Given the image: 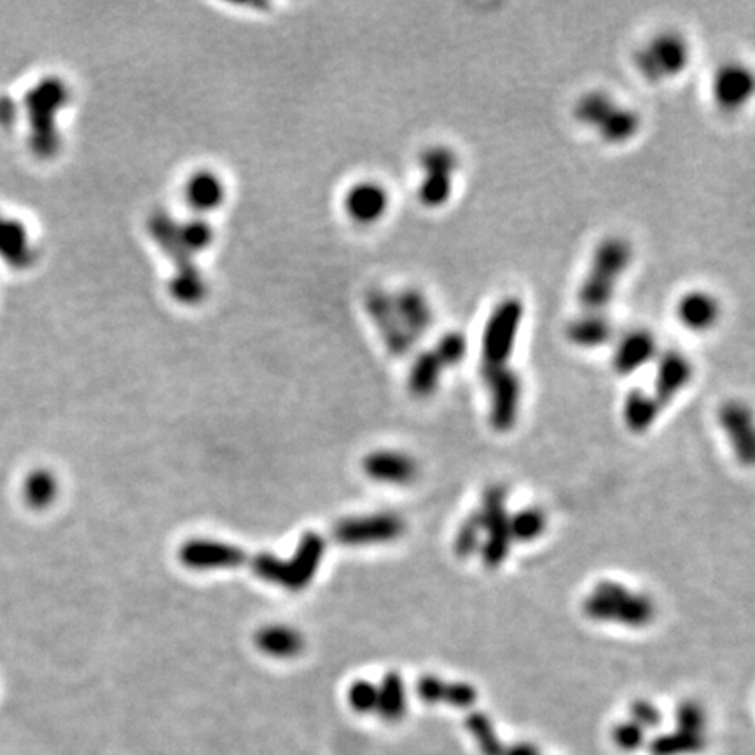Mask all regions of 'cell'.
Here are the masks:
<instances>
[{
    "label": "cell",
    "mask_w": 755,
    "mask_h": 755,
    "mask_svg": "<svg viewBox=\"0 0 755 755\" xmlns=\"http://www.w3.org/2000/svg\"><path fill=\"white\" fill-rule=\"evenodd\" d=\"M582 610L589 619L626 626H645L656 616L651 598L633 593L616 581L598 582L593 595L584 598Z\"/></svg>",
    "instance_id": "obj_5"
},
{
    "label": "cell",
    "mask_w": 755,
    "mask_h": 755,
    "mask_svg": "<svg viewBox=\"0 0 755 755\" xmlns=\"http://www.w3.org/2000/svg\"><path fill=\"white\" fill-rule=\"evenodd\" d=\"M256 645L271 658H296L305 651V635L291 624H266L256 633Z\"/></svg>",
    "instance_id": "obj_22"
},
{
    "label": "cell",
    "mask_w": 755,
    "mask_h": 755,
    "mask_svg": "<svg viewBox=\"0 0 755 755\" xmlns=\"http://www.w3.org/2000/svg\"><path fill=\"white\" fill-rule=\"evenodd\" d=\"M693 362L679 350H665L658 355V371L654 381V401L663 408L689 385L693 378Z\"/></svg>",
    "instance_id": "obj_16"
},
{
    "label": "cell",
    "mask_w": 755,
    "mask_h": 755,
    "mask_svg": "<svg viewBox=\"0 0 755 755\" xmlns=\"http://www.w3.org/2000/svg\"><path fill=\"white\" fill-rule=\"evenodd\" d=\"M612 742L617 749L635 752L645 743V729L633 721L619 722L616 728L612 729Z\"/></svg>",
    "instance_id": "obj_38"
},
{
    "label": "cell",
    "mask_w": 755,
    "mask_h": 755,
    "mask_svg": "<svg viewBox=\"0 0 755 755\" xmlns=\"http://www.w3.org/2000/svg\"><path fill=\"white\" fill-rule=\"evenodd\" d=\"M21 119V105L9 95H0V128L11 130Z\"/></svg>",
    "instance_id": "obj_42"
},
{
    "label": "cell",
    "mask_w": 755,
    "mask_h": 755,
    "mask_svg": "<svg viewBox=\"0 0 755 755\" xmlns=\"http://www.w3.org/2000/svg\"><path fill=\"white\" fill-rule=\"evenodd\" d=\"M481 378L490 394V423L495 430L507 432L518 420L521 378L511 366H481Z\"/></svg>",
    "instance_id": "obj_9"
},
{
    "label": "cell",
    "mask_w": 755,
    "mask_h": 755,
    "mask_svg": "<svg viewBox=\"0 0 755 755\" xmlns=\"http://www.w3.org/2000/svg\"><path fill=\"white\" fill-rule=\"evenodd\" d=\"M483 532L486 535L485 541H481V548H479L481 560L486 568H492V570L499 568L502 563L506 562L513 548L514 541L509 530V516L486 527Z\"/></svg>",
    "instance_id": "obj_29"
},
{
    "label": "cell",
    "mask_w": 755,
    "mask_h": 755,
    "mask_svg": "<svg viewBox=\"0 0 755 755\" xmlns=\"http://www.w3.org/2000/svg\"><path fill=\"white\" fill-rule=\"evenodd\" d=\"M659 355L658 340L647 329H633L617 343L612 368L617 375L628 376L647 366Z\"/></svg>",
    "instance_id": "obj_18"
},
{
    "label": "cell",
    "mask_w": 755,
    "mask_h": 755,
    "mask_svg": "<svg viewBox=\"0 0 755 755\" xmlns=\"http://www.w3.org/2000/svg\"><path fill=\"white\" fill-rule=\"evenodd\" d=\"M675 721L682 731L687 733H703L707 726V715L700 703L684 701L675 710Z\"/></svg>",
    "instance_id": "obj_37"
},
{
    "label": "cell",
    "mask_w": 755,
    "mask_h": 755,
    "mask_svg": "<svg viewBox=\"0 0 755 755\" xmlns=\"http://www.w3.org/2000/svg\"><path fill=\"white\" fill-rule=\"evenodd\" d=\"M443 371L444 366L437 359L434 350H425L416 357L413 366H411V371H409V392L415 397H420V399L436 394Z\"/></svg>",
    "instance_id": "obj_26"
},
{
    "label": "cell",
    "mask_w": 755,
    "mask_h": 755,
    "mask_svg": "<svg viewBox=\"0 0 755 755\" xmlns=\"http://www.w3.org/2000/svg\"><path fill=\"white\" fill-rule=\"evenodd\" d=\"M574 118L588 126L610 146H623L642 130V116L633 107L617 102L607 91L584 93L574 105Z\"/></svg>",
    "instance_id": "obj_4"
},
{
    "label": "cell",
    "mask_w": 755,
    "mask_h": 755,
    "mask_svg": "<svg viewBox=\"0 0 755 755\" xmlns=\"http://www.w3.org/2000/svg\"><path fill=\"white\" fill-rule=\"evenodd\" d=\"M478 701V691L467 682H446L443 703L455 708H471Z\"/></svg>",
    "instance_id": "obj_40"
},
{
    "label": "cell",
    "mask_w": 755,
    "mask_h": 755,
    "mask_svg": "<svg viewBox=\"0 0 755 755\" xmlns=\"http://www.w3.org/2000/svg\"><path fill=\"white\" fill-rule=\"evenodd\" d=\"M754 95V74L743 63H724L714 77L715 104L722 111L736 112L749 104Z\"/></svg>",
    "instance_id": "obj_12"
},
{
    "label": "cell",
    "mask_w": 755,
    "mask_h": 755,
    "mask_svg": "<svg viewBox=\"0 0 755 755\" xmlns=\"http://www.w3.org/2000/svg\"><path fill=\"white\" fill-rule=\"evenodd\" d=\"M418 167L422 170L418 200L423 207H444L455 191V175L460 168L457 151L444 144L427 147L418 156Z\"/></svg>",
    "instance_id": "obj_8"
},
{
    "label": "cell",
    "mask_w": 755,
    "mask_h": 755,
    "mask_svg": "<svg viewBox=\"0 0 755 755\" xmlns=\"http://www.w3.org/2000/svg\"><path fill=\"white\" fill-rule=\"evenodd\" d=\"M465 728L474 738L481 755H504L506 745L500 742L492 719L485 712H471L467 715Z\"/></svg>",
    "instance_id": "obj_31"
},
{
    "label": "cell",
    "mask_w": 755,
    "mask_h": 755,
    "mask_svg": "<svg viewBox=\"0 0 755 755\" xmlns=\"http://www.w3.org/2000/svg\"><path fill=\"white\" fill-rule=\"evenodd\" d=\"M324 555H326V541L320 535L310 532L303 535L296 553H292L289 558L263 553V555L247 556L245 565H249L257 577L275 584L278 588L301 591L319 572Z\"/></svg>",
    "instance_id": "obj_3"
},
{
    "label": "cell",
    "mask_w": 755,
    "mask_h": 755,
    "mask_svg": "<svg viewBox=\"0 0 755 755\" xmlns=\"http://www.w3.org/2000/svg\"><path fill=\"white\" fill-rule=\"evenodd\" d=\"M35 261V247L27 224L0 210V263L9 270H28Z\"/></svg>",
    "instance_id": "obj_13"
},
{
    "label": "cell",
    "mask_w": 755,
    "mask_h": 755,
    "mask_svg": "<svg viewBox=\"0 0 755 755\" xmlns=\"http://www.w3.org/2000/svg\"><path fill=\"white\" fill-rule=\"evenodd\" d=\"M348 701L357 712L371 714L378 708V686L369 680H357L348 691Z\"/></svg>",
    "instance_id": "obj_36"
},
{
    "label": "cell",
    "mask_w": 755,
    "mask_h": 755,
    "mask_svg": "<svg viewBox=\"0 0 755 755\" xmlns=\"http://www.w3.org/2000/svg\"><path fill=\"white\" fill-rule=\"evenodd\" d=\"M525 319V305L518 296H507L493 306L481 336V366H509Z\"/></svg>",
    "instance_id": "obj_6"
},
{
    "label": "cell",
    "mask_w": 755,
    "mask_h": 755,
    "mask_svg": "<svg viewBox=\"0 0 755 755\" xmlns=\"http://www.w3.org/2000/svg\"><path fill=\"white\" fill-rule=\"evenodd\" d=\"M680 324L693 333L712 331L722 317V305L717 296L703 289L687 291L675 306Z\"/></svg>",
    "instance_id": "obj_15"
},
{
    "label": "cell",
    "mask_w": 755,
    "mask_h": 755,
    "mask_svg": "<svg viewBox=\"0 0 755 755\" xmlns=\"http://www.w3.org/2000/svg\"><path fill=\"white\" fill-rule=\"evenodd\" d=\"M546 528V514L539 507H525L518 513L509 514V530L513 541L532 542L541 537Z\"/></svg>",
    "instance_id": "obj_32"
},
{
    "label": "cell",
    "mask_w": 755,
    "mask_h": 755,
    "mask_svg": "<svg viewBox=\"0 0 755 755\" xmlns=\"http://www.w3.org/2000/svg\"><path fill=\"white\" fill-rule=\"evenodd\" d=\"M567 340L577 348H600L614 338V326L605 313L582 312L565 327Z\"/></svg>",
    "instance_id": "obj_23"
},
{
    "label": "cell",
    "mask_w": 755,
    "mask_h": 755,
    "mask_svg": "<svg viewBox=\"0 0 755 755\" xmlns=\"http://www.w3.org/2000/svg\"><path fill=\"white\" fill-rule=\"evenodd\" d=\"M343 205L352 221L361 226H373L387 215L390 194L380 182L362 181L348 189Z\"/></svg>",
    "instance_id": "obj_14"
},
{
    "label": "cell",
    "mask_w": 755,
    "mask_h": 755,
    "mask_svg": "<svg viewBox=\"0 0 755 755\" xmlns=\"http://www.w3.org/2000/svg\"><path fill=\"white\" fill-rule=\"evenodd\" d=\"M631 721L642 729H656L663 722V714L654 703L647 700H635L630 707Z\"/></svg>",
    "instance_id": "obj_39"
},
{
    "label": "cell",
    "mask_w": 755,
    "mask_h": 755,
    "mask_svg": "<svg viewBox=\"0 0 755 755\" xmlns=\"http://www.w3.org/2000/svg\"><path fill=\"white\" fill-rule=\"evenodd\" d=\"M408 708L406 686L399 673L390 672L383 677L378 686V708L376 712L381 719L388 722L401 721Z\"/></svg>",
    "instance_id": "obj_28"
},
{
    "label": "cell",
    "mask_w": 755,
    "mask_h": 755,
    "mask_svg": "<svg viewBox=\"0 0 755 755\" xmlns=\"http://www.w3.org/2000/svg\"><path fill=\"white\" fill-rule=\"evenodd\" d=\"M415 691L416 696L427 705L443 703L446 680L437 677V675H422L420 679L416 680Z\"/></svg>",
    "instance_id": "obj_41"
},
{
    "label": "cell",
    "mask_w": 755,
    "mask_h": 755,
    "mask_svg": "<svg viewBox=\"0 0 755 755\" xmlns=\"http://www.w3.org/2000/svg\"><path fill=\"white\" fill-rule=\"evenodd\" d=\"M58 493H60L58 478L55 472L49 471L46 467H39L28 472L21 485V495L25 504L37 511L53 506L55 500L58 499Z\"/></svg>",
    "instance_id": "obj_24"
},
{
    "label": "cell",
    "mask_w": 755,
    "mask_h": 755,
    "mask_svg": "<svg viewBox=\"0 0 755 755\" xmlns=\"http://www.w3.org/2000/svg\"><path fill=\"white\" fill-rule=\"evenodd\" d=\"M633 263V245L624 236H607L596 245L582 278L577 301L582 312L603 313L616 296L617 285Z\"/></svg>",
    "instance_id": "obj_1"
},
{
    "label": "cell",
    "mask_w": 755,
    "mask_h": 755,
    "mask_svg": "<svg viewBox=\"0 0 755 755\" xmlns=\"http://www.w3.org/2000/svg\"><path fill=\"white\" fill-rule=\"evenodd\" d=\"M719 422L733 444L738 462L754 464L755 434L750 409L743 402H726L719 411Z\"/></svg>",
    "instance_id": "obj_17"
},
{
    "label": "cell",
    "mask_w": 755,
    "mask_h": 755,
    "mask_svg": "<svg viewBox=\"0 0 755 755\" xmlns=\"http://www.w3.org/2000/svg\"><path fill=\"white\" fill-rule=\"evenodd\" d=\"M707 747V738L703 733H687L682 729L663 733L652 738L649 743L651 755H689L698 754Z\"/></svg>",
    "instance_id": "obj_30"
},
{
    "label": "cell",
    "mask_w": 755,
    "mask_h": 755,
    "mask_svg": "<svg viewBox=\"0 0 755 755\" xmlns=\"http://www.w3.org/2000/svg\"><path fill=\"white\" fill-rule=\"evenodd\" d=\"M432 350L443 364L444 369L455 368L467 357L469 343H467L464 334L451 331V333L443 334Z\"/></svg>",
    "instance_id": "obj_34"
},
{
    "label": "cell",
    "mask_w": 755,
    "mask_h": 755,
    "mask_svg": "<svg viewBox=\"0 0 755 755\" xmlns=\"http://www.w3.org/2000/svg\"><path fill=\"white\" fill-rule=\"evenodd\" d=\"M481 534L483 527L479 521L478 514L472 513L469 518H465L464 523L458 527L453 549L458 558H471L472 555L479 553L481 548Z\"/></svg>",
    "instance_id": "obj_35"
},
{
    "label": "cell",
    "mask_w": 755,
    "mask_h": 755,
    "mask_svg": "<svg viewBox=\"0 0 755 755\" xmlns=\"http://www.w3.org/2000/svg\"><path fill=\"white\" fill-rule=\"evenodd\" d=\"M369 310L380 327L383 340L387 343L388 350L394 355H406L411 352L415 340L409 336L408 331L402 326L399 315L395 312L392 296L385 292H375L369 298Z\"/></svg>",
    "instance_id": "obj_20"
},
{
    "label": "cell",
    "mask_w": 755,
    "mask_h": 755,
    "mask_svg": "<svg viewBox=\"0 0 755 755\" xmlns=\"http://www.w3.org/2000/svg\"><path fill=\"white\" fill-rule=\"evenodd\" d=\"M659 411H661V406L654 401L652 395L645 394L644 390L635 388L624 399V423L635 434H642L645 430L651 429L652 423L658 418Z\"/></svg>",
    "instance_id": "obj_27"
},
{
    "label": "cell",
    "mask_w": 755,
    "mask_h": 755,
    "mask_svg": "<svg viewBox=\"0 0 755 755\" xmlns=\"http://www.w3.org/2000/svg\"><path fill=\"white\" fill-rule=\"evenodd\" d=\"M406 525L401 516L392 513L354 516L338 521L333 528L334 541L348 548H361L369 544L394 542L404 534Z\"/></svg>",
    "instance_id": "obj_10"
},
{
    "label": "cell",
    "mask_w": 755,
    "mask_h": 755,
    "mask_svg": "<svg viewBox=\"0 0 755 755\" xmlns=\"http://www.w3.org/2000/svg\"><path fill=\"white\" fill-rule=\"evenodd\" d=\"M691 63V46L684 35L665 30L633 53V67L647 83H663L680 76Z\"/></svg>",
    "instance_id": "obj_7"
},
{
    "label": "cell",
    "mask_w": 755,
    "mask_h": 755,
    "mask_svg": "<svg viewBox=\"0 0 755 755\" xmlns=\"http://www.w3.org/2000/svg\"><path fill=\"white\" fill-rule=\"evenodd\" d=\"M395 312L401 319L402 326L413 340L422 338L434 322V312L429 299L420 289L408 287L392 296Z\"/></svg>",
    "instance_id": "obj_21"
},
{
    "label": "cell",
    "mask_w": 755,
    "mask_h": 755,
    "mask_svg": "<svg viewBox=\"0 0 755 755\" xmlns=\"http://www.w3.org/2000/svg\"><path fill=\"white\" fill-rule=\"evenodd\" d=\"M247 556L249 555L242 548L215 539H193L182 544L179 551L181 562L193 570L243 567L247 563Z\"/></svg>",
    "instance_id": "obj_11"
},
{
    "label": "cell",
    "mask_w": 755,
    "mask_h": 755,
    "mask_svg": "<svg viewBox=\"0 0 755 755\" xmlns=\"http://www.w3.org/2000/svg\"><path fill=\"white\" fill-rule=\"evenodd\" d=\"M186 200L198 212H208L224 200V184L212 172H194L186 182Z\"/></svg>",
    "instance_id": "obj_25"
},
{
    "label": "cell",
    "mask_w": 755,
    "mask_h": 755,
    "mask_svg": "<svg viewBox=\"0 0 755 755\" xmlns=\"http://www.w3.org/2000/svg\"><path fill=\"white\" fill-rule=\"evenodd\" d=\"M362 469L368 478L387 485H409L418 478L415 458L401 451H373L362 460Z\"/></svg>",
    "instance_id": "obj_19"
},
{
    "label": "cell",
    "mask_w": 755,
    "mask_h": 755,
    "mask_svg": "<svg viewBox=\"0 0 755 755\" xmlns=\"http://www.w3.org/2000/svg\"><path fill=\"white\" fill-rule=\"evenodd\" d=\"M504 755H541L534 743L518 742L509 745L504 750Z\"/></svg>",
    "instance_id": "obj_43"
},
{
    "label": "cell",
    "mask_w": 755,
    "mask_h": 755,
    "mask_svg": "<svg viewBox=\"0 0 755 755\" xmlns=\"http://www.w3.org/2000/svg\"><path fill=\"white\" fill-rule=\"evenodd\" d=\"M67 100L65 84L58 77H46L25 93L21 102V116L28 125V146L35 156L46 160L53 156L60 144L56 130V114Z\"/></svg>",
    "instance_id": "obj_2"
},
{
    "label": "cell",
    "mask_w": 755,
    "mask_h": 755,
    "mask_svg": "<svg viewBox=\"0 0 755 755\" xmlns=\"http://www.w3.org/2000/svg\"><path fill=\"white\" fill-rule=\"evenodd\" d=\"M506 502L507 490L504 486L493 485L490 488H486L483 500H481V507H479V511H476L483 530L509 516Z\"/></svg>",
    "instance_id": "obj_33"
}]
</instances>
